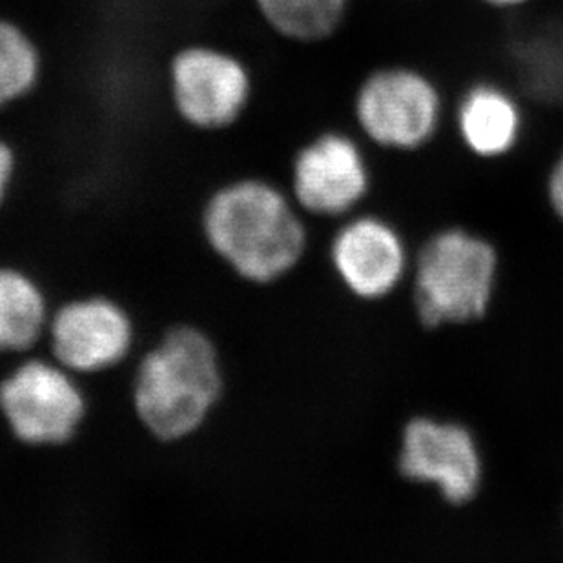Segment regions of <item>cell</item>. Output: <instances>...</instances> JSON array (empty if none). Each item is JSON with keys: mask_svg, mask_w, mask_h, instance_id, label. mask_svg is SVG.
<instances>
[{"mask_svg": "<svg viewBox=\"0 0 563 563\" xmlns=\"http://www.w3.org/2000/svg\"><path fill=\"white\" fill-rule=\"evenodd\" d=\"M288 188L261 174L219 183L202 199L197 224L208 252L241 283L272 287L307 252V229Z\"/></svg>", "mask_w": 563, "mask_h": 563, "instance_id": "cell-1", "label": "cell"}, {"mask_svg": "<svg viewBox=\"0 0 563 563\" xmlns=\"http://www.w3.org/2000/svg\"><path fill=\"white\" fill-rule=\"evenodd\" d=\"M218 340L201 324L179 321L141 354L130 382L133 418L152 440L179 445L218 415L227 394Z\"/></svg>", "mask_w": 563, "mask_h": 563, "instance_id": "cell-2", "label": "cell"}, {"mask_svg": "<svg viewBox=\"0 0 563 563\" xmlns=\"http://www.w3.org/2000/svg\"><path fill=\"white\" fill-rule=\"evenodd\" d=\"M90 401L80 377L49 356H22L0 377V420L27 449L74 443L85 431Z\"/></svg>", "mask_w": 563, "mask_h": 563, "instance_id": "cell-3", "label": "cell"}, {"mask_svg": "<svg viewBox=\"0 0 563 563\" xmlns=\"http://www.w3.org/2000/svg\"><path fill=\"white\" fill-rule=\"evenodd\" d=\"M496 277V252L463 230L441 232L421 251L415 299L427 327L465 323L484 316Z\"/></svg>", "mask_w": 563, "mask_h": 563, "instance_id": "cell-4", "label": "cell"}, {"mask_svg": "<svg viewBox=\"0 0 563 563\" xmlns=\"http://www.w3.org/2000/svg\"><path fill=\"white\" fill-rule=\"evenodd\" d=\"M352 115L371 143L410 152L431 143L443 119V96L421 69L390 64L373 69L352 93Z\"/></svg>", "mask_w": 563, "mask_h": 563, "instance_id": "cell-5", "label": "cell"}, {"mask_svg": "<svg viewBox=\"0 0 563 563\" xmlns=\"http://www.w3.org/2000/svg\"><path fill=\"white\" fill-rule=\"evenodd\" d=\"M168 91L177 118L188 128L227 132L251 108L254 75L234 52L216 44L191 43L172 55Z\"/></svg>", "mask_w": 563, "mask_h": 563, "instance_id": "cell-6", "label": "cell"}, {"mask_svg": "<svg viewBox=\"0 0 563 563\" xmlns=\"http://www.w3.org/2000/svg\"><path fill=\"white\" fill-rule=\"evenodd\" d=\"M44 345L75 376H104L132 357L137 324L128 305L112 294H79L54 307Z\"/></svg>", "mask_w": 563, "mask_h": 563, "instance_id": "cell-7", "label": "cell"}, {"mask_svg": "<svg viewBox=\"0 0 563 563\" xmlns=\"http://www.w3.org/2000/svg\"><path fill=\"white\" fill-rule=\"evenodd\" d=\"M368 187L371 174L362 146L343 130L313 132L288 161V191L301 212L343 216L367 196Z\"/></svg>", "mask_w": 563, "mask_h": 563, "instance_id": "cell-8", "label": "cell"}, {"mask_svg": "<svg viewBox=\"0 0 563 563\" xmlns=\"http://www.w3.org/2000/svg\"><path fill=\"white\" fill-rule=\"evenodd\" d=\"M399 471L405 478L438 485L452 504L471 500L482 479L478 449L468 431L426 418L405 429Z\"/></svg>", "mask_w": 563, "mask_h": 563, "instance_id": "cell-9", "label": "cell"}, {"mask_svg": "<svg viewBox=\"0 0 563 563\" xmlns=\"http://www.w3.org/2000/svg\"><path fill=\"white\" fill-rule=\"evenodd\" d=\"M330 257L343 285L357 298H382L404 276L401 240L379 219L357 218L346 223L332 241Z\"/></svg>", "mask_w": 563, "mask_h": 563, "instance_id": "cell-10", "label": "cell"}, {"mask_svg": "<svg viewBox=\"0 0 563 563\" xmlns=\"http://www.w3.org/2000/svg\"><path fill=\"white\" fill-rule=\"evenodd\" d=\"M456 130L471 154L484 159L504 157L520 143L523 110L504 86L478 80L457 101Z\"/></svg>", "mask_w": 563, "mask_h": 563, "instance_id": "cell-11", "label": "cell"}, {"mask_svg": "<svg viewBox=\"0 0 563 563\" xmlns=\"http://www.w3.org/2000/svg\"><path fill=\"white\" fill-rule=\"evenodd\" d=\"M52 310L38 277L22 266H0V356L33 354L46 340Z\"/></svg>", "mask_w": 563, "mask_h": 563, "instance_id": "cell-12", "label": "cell"}, {"mask_svg": "<svg viewBox=\"0 0 563 563\" xmlns=\"http://www.w3.org/2000/svg\"><path fill=\"white\" fill-rule=\"evenodd\" d=\"M272 32L296 44L338 37L351 15L352 0H254Z\"/></svg>", "mask_w": 563, "mask_h": 563, "instance_id": "cell-13", "label": "cell"}, {"mask_svg": "<svg viewBox=\"0 0 563 563\" xmlns=\"http://www.w3.org/2000/svg\"><path fill=\"white\" fill-rule=\"evenodd\" d=\"M44 57L37 41L21 22L0 15V113L37 90Z\"/></svg>", "mask_w": 563, "mask_h": 563, "instance_id": "cell-14", "label": "cell"}, {"mask_svg": "<svg viewBox=\"0 0 563 563\" xmlns=\"http://www.w3.org/2000/svg\"><path fill=\"white\" fill-rule=\"evenodd\" d=\"M515 55L526 90L540 101L563 104V26L527 37Z\"/></svg>", "mask_w": 563, "mask_h": 563, "instance_id": "cell-15", "label": "cell"}, {"mask_svg": "<svg viewBox=\"0 0 563 563\" xmlns=\"http://www.w3.org/2000/svg\"><path fill=\"white\" fill-rule=\"evenodd\" d=\"M21 172V157L10 137L0 133V208L10 201Z\"/></svg>", "mask_w": 563, "mask_h": 563, "instance_id": "cell-16", "label": "cell"}, {"mask_svg": "<svg viewBox=\"0 0 563 563\" xmlns=\"http://www.w3.org/2000/svg\"><path fill=\"white\" fill-rule=\"evenodd\" d=\"M549 199L554 210L563 219V152L554 163L551 177H549Z\"/></svg>", "mask_w": 563, "mask_h": 563, "instance_id": "cell-17", "label": "cell"}, {"mask_svg": "<svg viewBox=\"0 0 563 563\" xmlns=\"http://www.w3.org/2000/svg\"><path fill=\"white\" fill-rule=\"evenodd\" d=\"M479 2L496 8V10H516V8L529 4L531 0H479Z\"/></svg>", "mask_w": 563, "mask_h": 563, "instance_id": "cell-18", "label": "cell"}]
</instances>
